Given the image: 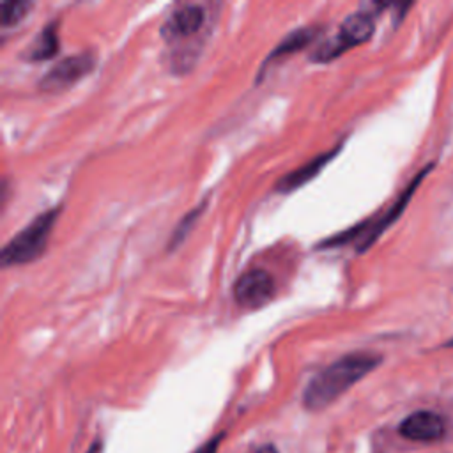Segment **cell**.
Returning a JSON list of instances; mask_svg holds the SVG:
<instances>
[{
	"instance_id": "1",
	"label": "cell",
	"mask_w": 453,
	"mask_h": 453,
	"mask_svg": "<svg viewBox=\"0 0 453 453\" xmlns=\"http://www.w3.org/2000/svg\"><path fill=\"white\" fill-rule=\"evenodd\" d=\"M382 361L375 352H349L317 372L303 391V405L308 411H322L356 382L373 372Z\"/></svg>"
},
{
	"instance_id": "2",
	"label": "cell",
	"mask_w": 453,
	"mask_h": 453,
	"mask_svg": "<svg viewBox=\"0 0 453 453\" xmlns=\"http://www.w3.org/2000/svg\"><path fill=\"white\" fill-rule=\"evenodd\" d=\"M60 216V205L39 212L18 234H14L0 250L2 267L23 265L37 260L48 246L55 221Z\"/></svg>"
},
{
	"instance_id": "3",
	"label": "cell",
	"mask_w": 453,
	"mask_h": 453,
	"mask_svg": "<svg viewBox=\"0 0 453 453\" xmlns=\"http://www.w3.org/2000/svg\"><path fill=\"white\" fill-rule=\"evenodd\" d=\"M432 168H434V165H426L425 168H421L419 173L407 184V188L400 193V196L393 202V205H391L380 218H377L375 221L359 223V225H356L354 228H349V230H345V232H342V234H336V235H333V237H329V239H324V241L319 244V248L343 246V244L352 242L354 239H357V241H356V242H357V251L361 253V251L368 250V248L389 228V225H393V223L402 216V212H403L405 207L409 205V202H411L414 191L419 188V184H421L423 179L430 173Z\"/></svg>"
},
{
	"instance_id": "4",
	"label": "cell",
	"mask_w": 453,
	"mask_h": 453,
	"mask_svg": "<svg viewBox=\"0 0 453 453\" xmlns=\"http://www.w3.org/2000/svg\"><path fill=\"white\" fill-rule=\"evenodd\" d=\"M373 32H375L373 11L365 9V11L352 12L342 21L334 35H331L313 50L310 60L317 64H327L338 58L340 55H343L345 51H349L350 48L366 42L373 35Z\"/></svg>"
},
{
	"instance_id": "5",
	"label": "cell",
	"mask_w": 453,
	"mask_h": 453,
	"mask_svg": "<svg viewBox=\"0 0 453 453\" xmlns=\"http://www.w3.org/2000/svg\"><path fill=\"white\" fill-rule=\"evenodd\" d=\"M96 65V58L90 51H80L67 55L55 62L39 80L37 88L44 94H58L71 88L83 76H87Z\"/></svg>"
},
{
	"instance_id": "6",
	"label": "cell",
	"mask_w": 453,
	"mask_h": 453,
	"mask_svg": "<svg viewBox=\"0 0 453 453\" xmlns=\"http://www.w3.org/2000/svg\"><path fill=\"white\" fill-rule=\"evenodd\" d=\"M276 294V281L265 269L255 267L244 271L232 287L234 301L244 310L265 306Z\"/></svg>"
},
{
	"instance_id": "7",
	"label": "cell",
	"mask_w": 453,
	"mask_h": 453,
	"mask_svg": "<svg viewBox=\"0 0 453 453\" xmlns=\"http://www.w3.org/2000/svg\"><path fill=\"white\" fill-rule=\"evenodd\" d=\"M207 12L198 4H182L170 12L161 25V37L166 42H177L198 34L205 23Z\"/></svg>"
},
{
	"instance_id": "8",
	"label": "cell",
	"mask_w": 453,
	"mask_h": 453,
	"mask_svg": "<svg viewBox=\"0 0 453 453\" xmlns=\"http://www.w3.org/2000/svg\"><path fill=\"white\" fill-rule=\"evenodd\" d=\"M322 28L319 25H306V27H299V28H294L290 30L274 48L273 51L265 57L264 64L260 65V71H258V76H257V81L262 80V76L267 73V67H271L273 64L276 62H281L283 58L297 53V51H303L304 48H308L310 44H313L319 35H320Z\"/></svg>"
},
{
	"instance_id": "9",
	"label": "cell",
	"mask_w": 453,
	"mask_h": 453,
	"mask_svg": "<svg viewBox=\"0 0 453 453\" xmlns=\"http://www.w3.org/2000/svg\"><path fill=\"white\" fill-rule=\"evenodd\" d=\"M402 437L416 442H434L444 437L446 426L442 418L432 411H416L398 426Z\"/></svg>"
},
{
	"instance_id": "10",
	"label": "cell",
	"mask_w": 453,
	"mask_h": 453,
	"mask_svg": "<svg viewBox=\"0 0 453 453\" xmlns=\"http://www.w3.org/2000/svg\"><path fill=\"white\" fill-rule=\"evenodd\" d=\"M342 149V145H336L333 147L331 150H326V152H320L319 156L311 157L310 161L303 163L301 166L294 168L292 172L281 175L276 182V191L280 193H292L296 189H299L301 186H304L306 182H310L311 179H315L324 168L326 165H329L333 161V157L338 154V150Z\"/></svg>"
},
{
	"instance_id": "11",
	"label": "cell",
	"mask_w": 453,
	"mask_h": 453,
	"mask_svg": "<svg viewBox=\"0 0 453 453\" xmlns=\"http://www.w3.org/2000/svg\"><path fill=\"white\" fill-rule=\"evenodd\" d=\"M60 41H58V21L53 19L46 23L41 32L34 37L30 48L25 51V58L32 62L51 58L58 53Z\"/></svg>"
},
{
	"instance_id": "12",
	"label": "cell",
	"mask_w": 453,
	"mask_h": 453,
	"mask_svg": "<svg viewBox=\"0 0 453 453\" xmlns=\"http://www.w3.org/2000/svg\"><path fill=\"white\" fill-rule=\"evenodd\" d=\"M32 2L27 0H5L2 2V19L0 25L2 28H9L18 25L32 9Z\"/></svg>"
},
{
	"instance_id": "13",
	"label": "cell",
	"mask_w": 453,
	"mask_h": 453,
	"mask_svg": "<svg viewBox=\"0 0 453 453\" xmlns=\"http://www.w3.org/2000/svg\"><path fill=\"white\" fill-rule=\"evenodd\" d=\"M200 211H202V207H196V209L189 211V212L180 219V223L175 226L172 237L168 239V250H173L177 244H180V242L184 241V237L188 235V232H189L191 226L195 225L196 218L200 216Z\"/></svg>"
},
{
	"instance_id": "14",
	"label": "cell",
	"mask_w": 453,
	"mask_h": 453,
	"mask_svg": "<svg viewBox=\"0 0 453 453\" xmlns=\"http://www.w3.org/2000/svg\"><path fill=\"white\" fill-rule=\"evenodd\" d=\"M223 435H216L212 439H209L205 444H202L195 453H218V448H219V442H221Z\"/></svg>"
},
{
	"instance_id": "15",
	"label": "cell",
	"mask_w": 453,
	"mask_h": 453,
	"mask_svg": "<svg viewBox=\"0 0 453 453\" xmlns=\"http://www.w3.org/2000/svg\"><path fill=\"white\" fill-rule=\"evenodd\" d=\"M248 453H280L273 444H262V446H257L253 449H250Z\"/></svg>"
},
{
	"instance_id": "16",
	"label": "cell",
	"mask_w": 453,
	"mask_h": 453,
	"mask_svg": "<svg viewBox=\"0 0 453 453\" xmlns=\"http://www.w3.org/2000/svg\"><path fill=\"white\" fill-rule=\"evenodd\" d=\"M101 451V444H94L90 449H88V453H99Z\"/></svg>"
},
{
	"instance_id": "17",
	"label": "cell",
	"mask_w": 453,
	"mask_h": 453,
	"mask_svg": "<svg viewBox=\"0 0 453 453\" xmlns=\"http://www.w3.org/2000/svg\"><path fill=\"white\" fill-rule=\"evenodd\" d=\"M446 347H453V338H451V340L446 343Z\"/></svg>"
}]
</instances>
